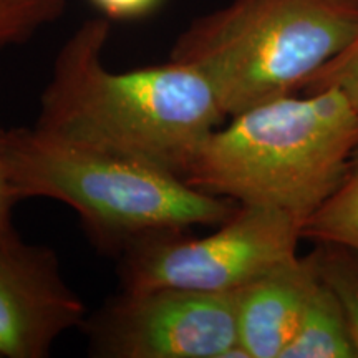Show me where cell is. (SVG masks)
Listing matches in <instances>:
<instances>
[{
    "instance_id": "obj_1",
    "label": "cell",
    "mask_w": 358,
    "mask_h": 358,
    "mask_svg": "<svg viewBox=\"0 0 358 358\" xmlns=\"http://www.w3.org/2000/svg\"><path fill=\"white\" fill-rule=\"evenodd\" d=\"M110 20H85L60 48L37 127L82 145L146 161L185 178L206 138L227 120L211 82L189 64L113 71Z\"/></svg>"
},
{
    "instance_id": "obj_2",
    "label": "cell",
    "mask_w": 358,
    "mask_h": 358,
    "mask_svg": "<svg viewBox=\"0 0 358 358\" xmlns=\"http://www.w3.org/2000/svg\"><path fill=\"white\" fill-rule=\"evenodd\" d=\"M358 151V111L335 88L282 96L231 116L206 138L185 181L306 227L342 187Z\"/></svg>"
},
{
    "instance_id": "obj_3",
    "label": "cell",
    "mask_w": 358,
    "mask_h": 358,
    "mask_svg": "<svg viewBox=\"0 0 358 358\" xmlns=\"http://www.w3.org/2000/svg\"><path fill=\"white\" fill-rule=\"evenodd\" d=\"M0 151L13 198L69 206L101 248L124 250L148 236L219 226L239 206L146 161L38 127L0 129Z\"/></svg>"
},
{
    "instance_id": "obj_4",
    "label": "cell",
    "mask_w": 358,
    "mask_h": 358,
    "mask_svg": "<svg viewBox=\"0 0 358 358\" xmlns=\"http://www.w3.org/2000/svg\"><path fill=\"white\" fill-rule=\"evenodd\" d=\"M358 32V0H232L192 20L169 58L196 66L227 118L303 90Z\"/></svg>"
},
{
    "instance_id": "obj_5",
    "label": "cell",
    "mask_w": 358,
    "mask_h": 358,
    "mask_svg": "<svg viewBox=\"0 0 358 358\" xmlns=\"http://www.w3.org/2000/svg\"><path fill=\"white\" fill-rule=\"evenodd\" d=\"M303 226L274 209L237 206L208 236L163 232L123 250L124 292L185 289L236 292L299 256Z\"/></svg>"
},
{
    "instance_id": "obj_6",
    "label": "cell",
    "mask_w": 358,
    "mask_h": 358,
    "mask_svg": "<svg viewBox=\"0 0 358 358\" xmlns=\"http://www.w3.org/2000/svg\"><path fill=\"white\" fill-rule=\"evenodd\" d=\"M101 358H245L236 292L151 289L124 292L88 322Z\"/></svg>"
},
{
    "instance_id": "obj_7",
    "label": "cell",
    "mask_w": 358,
    "mask_h": 358,
    "mask_svg": "<svg viewBox=\"0 0 358 358\" xmlns=\"http://www.w3.org/2000/svg\"><path fill=\"white\" fill-rule=\"evenodd\" d=\"M85 306L47 245L0 241V357L43 358L83 324Z\"/></svg>"
},
{
    "instance_id": "obj_8",
    "label": "cell",
    "mask_w": 358,
    "mask_h": 358,
    "mask_svg": "<svg viewBox=\"0 0 358 358\" xmlns=\"http://www.w3.org/2000/svg\"><path fill=\"white\" fill-rule=\"evenodd\" d=\"M317 282L307 254L236 290L237 335L245 358H282Z\"/></svg>"
},
{
    "instance_id": "obj_9",
    "label": "cell",
    "mask_w": 358,
    "mask_h": 358,
    "mask_svg": "<svg viewBox=\"0 0 358 358\" xmlns=\"http://www.w3.org/2000/svg\"><path fill=\"white\" fill-rule=\"evenodd\" d=\"M282 358H358L342 307L320 279Z\"/></svg>"
},
{
    "instance_id": "obj_10",
    "label": "cell",
    "mask_w": 358,
    "mask_h": 358,
    "mask_svg": "<svg viewBox=\"0 0 358 358\" xmlns=\"http://www.w3.org/2000/svg\"><path fill=\"white\" fill-rule=\"evenodd\" d=\"M308 256L317 275L342 307L358 355V249L335 243H313Z\"/></svg>"
},
{
    "instance_id": "obj_11",
    "label": "cell",
    "mask_w": 358,
    "mask_h": 358,
    "mask_svg": "<svg viewBox=\"0 0 358 358\" xmlns=\"http://www.w3.org/2000/svg\"><path fill=\"white\" fill-rule=\"evenodd\" d=\"M303 239L358 249V151L340 189L303 227Z\"/></svg>"
},
{
    "instance_id": "obj_12",
    "label": "cell",
    "mask_w": 358,
    "mask_h": 358,
    "mask_svg": "<svg viewBox=\"0 0 358 358\" xmlns=\"http://www.w3.org/2000/svg\"><path fill=\"white\" fill-rule=\"evenodd\" d=\"M66 0H0V50L24 43L65 10Z\"/></svg>"
},
{
    "instance_id": "obj_13",
    "label": "cell",
    "mask_w": 358,
    "mask_h": 358,
    "mask_svg": "<svg viewBox=\"0 0 358 358\" xmlns=\"http://www.w3.org/2000/svg\"><path fill=\"white\" fill-rule=\"evenodd\" d=\"M335 88L345 95L358 111V32L337 57L317 71L303 87V93Z\"/></svg>"
},
{
    "instance_id": "obj_14",
    "label": "cell",
    "mask_w": 358,
    "mask_h": 358,
    "mask_svg": "<svg viewBox=\"0 0 358 358\" xmlns=\"http://www.w3.org/2000/svg\"><path fill=\"white\" fill-rule=\"evenodd\" d=\"M163 0H90L108 20H136L153 13Z\"/></svg>"
},
{
    "instance_id": "obj_15",
    "label": "cell",
    "mask_w": 358,
    "mask_h": 358,
    "mask_svg": "<svg viewBox=\"0 0 358 358\" xmlns=\"http://www.w3.org/2000/svg\"><path fill=\"white\" fill-rule=\"evenodd\" d=\"M15 201L17 199L13 198L10 185H8L2 151H0V241L7 239V237L15 234V231H13L12 227V221H10V209Z\"/></svg>"
}]
</instances>
